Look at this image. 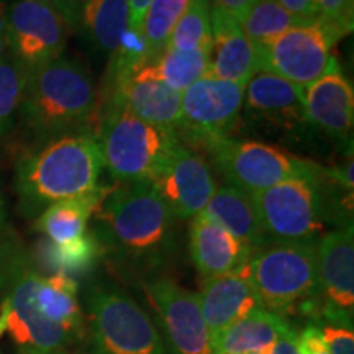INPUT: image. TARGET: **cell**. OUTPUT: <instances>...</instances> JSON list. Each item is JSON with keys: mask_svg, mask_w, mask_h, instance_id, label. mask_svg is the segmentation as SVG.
Segmentation results:
<instances>
[{"mask_svg": "<svg viewBox=\"0 0 354 354\" xmlns=\"http://www.w3.org/2000/svg\"><path fill=\"white\" fill-rule=\"evenodd\" d=\"M92 220L104 259L123 276L145 282L176 261L177 220L151 183L112 185Z\"/></svg>", "mask_w": 354, "mask_h": 354, "instance_id": "obj_1", "label": "cell"}, {"mask_svg": "<svg viewBox=\"0 0 354 354\" xmlns=\"http://www.w3.org/2000/svg\"><path fill=\"white\" fill-rule=\"evenodd\" d=\"M99 117L95 82L77 59L63 55L28 73L17 120L28 148L76 133H97Z\"/></svg>", "mask_w": 354, "mask_h": 354, "instance_id": "obj_2", "label": "cell"}, {"mask_svg": "<svg viewBox=\"0 0 354 354\" xmlns=\"http://www.w3.org/2000/svg\"><path fill=\"white\" fill-rule=\"evenodd\" d=\"M104 159L95 131L68 135L28 148L15 162L19 212L35 220L53 203L91 192L100 185Z\"/></svg>", "mask_w": 354, "mask_h": 354, "instance_id": "obj_3", "label": "cell"}, {"mask_svg": "<svg viewBox=\"0 0 354 354\" xmlns=\"http://www.w3.org/2000/svg\"><path fill=\"white\" fill-rule=\"evenodd\" d=\"M322 180L290 179L253 194L268 241L317 243L326 225L353 227V194Z\"/></svg>", "mask_w": 354, "mask_h": 354, "instance_id": "obj_4", "label": "cell"}, {"mask_svg": "<svg viewBox=\"0 0 354 354\" xmlns=\"http://www.w3.org/2000/svg\"><path fill=\"white\" fill-rule=\"evenodd\" d=\"M39 274L32 254L13 232L0 250V338L10 336L17 354L74 353V339L39 312Z\"/></svg>", "mask_w": 354, "mask_h": 354, "instance_id": "obj_5", "label": "cell"}, {"mask_svg": "<svg viewBox=\"0 0 354 354\" xmlns=\"http://www.w3.org/2000/svg\"><path fill=\"white\" fill-rule=\"evenodd\" d=\"M246 272L268 312L287 320L300 315L310 323L320 322L317 243H266L251 251Z\"/></svg>", "mask_w": 354, "mask_h": 354, "instance_id": "obj_6", "label": "cell"}, {"mask_svg": "<svg viewBox=\"0 0 354 354\" xmlns=\"http://www.w3.org/2000/svg\"><path fill=\"white\" fill-rule=\"evenodd\" d=\"M81 307L84 339L77 354H167L149 313L112 281L92 277Z\"/></svg>", "mask_w": 354, "mask_h": 354, "instance_id": "obj_7", "label": "cell"}, {"mask_svg": "<svg viewBox=\"0 0 354 354\" xmlns=\"http://www.w3.org/2000/svg\"><path fill=\"white\" fill-rule=\"evenodd\" d=\"M104 169L118 184L151 183L179 135L141 120L122 107L100 110L97 128Z\"/></svg>", "mask_w": 354, "mask_h": 354, "instance_id": "obj_8", "label": "cell"}, {"mask_svg": "<svg viewBox=\"0 0 354 354\" xmlns=\"http://www.w3.org/2000/svg\"><path fill=\"white\" fill-rule=\"evenodd\" d=\"M215 169L228 184L250 194H258L290 179L322 180L325 167L287 153L263 141L236 140L232 136L198 145Z\"/></svg>", "mask_w": 354, "mask_h": 354, "instance_id": "obj_9", "label": "cell"}, {"mask_svg": "<svg viewBox=\"0 0 354 354\" xmlns=\"http://www.w3.org/2000/svg\"><path fill=\"white\" fill-rule=\"evenodd\" d=\"M338 41L339 38L318 20L292 26L256 50L259 71H268L305 87L338 64L331 53Z\"/></svg>", "mask_w": 354, "mask_h": 354, "instance_id": "obj_10", "label": "cell"}, {"mask_svg": "<svg viewBox=\"0 0 354 354\" xmlns=\"http://www.w3.org/2000/svg\"><path fill=\"white\" fill-rule=\"evenodd\" d=\"M2 12L8 53L28 73L63 56L73 33L48 0H13Z\"/></svg>", "mask_w": 354, "mask_h": 354, "instance_id": "obj_11", "label": "cell"}, {"mask_svg": "<svg viewBox=\"0 0 354 354\" xmlns=\"http://www.w3.org/2000/svg\"><path fill=\"white\" fill-rule=\"evenodd\" d=\"M245 86L210 74L180 94V120L177 135L198 146L203 141L225 138L241 120Z\"/></svg>", "mask_w": 354, "mask_h": 354, "instance_id": "obj_12", "label": "cell"}, {"mask_svg": "<svg viewBox=\"0 0 354 354\" xmlns=\"http://www.w3.org/2000/svg\"><path fill=\"white\" fill-rule=\"evenodd\" d=\"M156 312V326L167 354H215L198 295L174 279L156 276L141 282Z\"/></svg>", "mask_w": 354, "mask_h": 354, "instance_id": "obj_13", "label": "cell"}, {"mask_svg": "<svg viewBox=\"0 0 354 354\" xmlns=\"http://www.w3.org/2000/svg\"><path fill=\"white\" fill-rule=\"evenodd\" d=\"M122 107L141 120L162 130L177 133L180 120V92L162 82L145 61L130 73L104 84L99 109Z\"/></svg>", "mask_w": 354, "mask_h": 354, "instance_id": "obj_14", "label": "cell"}, {"mask_svg": "<svg viewBox=\"0 0 354 354\" xmlns=\"http://www.w3.org/2000/svg\"><path fill=\"white\" fill-rule=\"evenodd\" d=\"M317 276L320 322L351 326L354 318V240L353 227L335 228L317 241Z\"/></svg>", "mask_w": 354, "mask_h": 354, "instance_id": "obj_15", "label": "cell"}, {"mask_svg": "<svg viewBox=\"0 0 354 354\" xmlns=\"http://www.w3.org/2000/svg\"><path fill=\"white\" fill-rule=\"evenodd\" d=\"M151 184L176 220L201 215L218 187L209 162L183 141L171 149Z\"/></svg>", "mask_w": 354, "mask_h": 354, "instance_id": "obj_16", "label": "cell"}, {"mask_svg": "<svg viewBox=\"0 0 354 354\" xmlns=\"http://www.w3.org/2000/svg\"><path fill=\"white\" fill-rule=\"evenodd\" d=\"M305 123L335 138H348L354 123V91L338 64L302 87Z\"/></svg>", "mask_w": 354, "mask_h": 354, "instance_id": "obj_17", "label": "cell"}, {"mask_svg": "<svg viewBox=\"0 0 354 354\" xmlns=\"http://www.w3.org/2000/svg\"><path fill=\"white\" fill-rule=\"evenodd\" d=\"M197 295L212 346L234 322L241 320L253 310L263 308L248 277L246 266L238 272L203 281L202 290Z\"/></svg>", "mask_w": 354, "mask_h": 354, "instance_id": "obj_18", "label": "cell"}, {"mask_svg": "<svg viewBox=\"0 0 354 354\" xmlns=\"http://www.w3.org/2000/svg\"><path fill=\"white\" fill-rule=\"evenodd\" d=\"M243 107L254 120L297 131L308 127L302 107V87L268 71H258L245 86Z\"/></svg>", "mask_w": 354, "mask_h": 354, "instance_id": "obj_19", "label": "cell"}, {"mask_svg": "<svg viewBox=\"0 0 354 354\" xmlns=\"http://www.w3.org/2000/svg\"><path fill=\"white\" fill-rule=\"evenodd\" d=\"M212 56L209 74L246 86L259 71L258 53L232 13L210 6Z\"/></svg>", "mask_w": 354, "mask_h": 354, "instance_id": "obj_20", "label": "cell"}, {"mask_svg": "<svg viewBox=\"0 0 354 354\" xmlns=\"http://www.w3.org/2000/svg\"><path fill=\"white\" fill-rule=\"evenodd\" d=\"M189 253L203 281L238 272L250 259L251 250L207 215L192 218Z\"/></svg>", "mask_w": 354, "mask_h": 354, "instance_id": "obj_21", "label": "cell"}, {"mask_svg": "<svg viewBox=\"0 0 354 354\" xmlns=\"http://www.w3.org/2000/svg\"><path fill=\"white\" fill-rule=\"evenodd\" d=\"M30 254L43 274H63L77 282L94 276L104 261V250L91 228L68 243H53L43 238Z\"/></svg>", "mask_w": 354, "mask_h": 354, "instance_id": "obj_22", "label": "cell"}, {"mask_svg": "<svg viewBox=\"0 0 354 354\" xmlns=\"http://www.w3.org/2000/svg\"><path fill=\"white\" fill-rule=\"evenodd\" d=\"M202 214L232 233L251 251L269 243L256 210L253 194L240 187L232 184L216 187V192Z\"/></svg>", "mask_w": 354, "mask_h": 354, "instance_id": "obj_23", "label": "cell"}, {"mask_svg": "<svg viewBox=\"0 0 354 354\" xmlns=\"http://www.w3.org/2000/svg\"><path fill=\"white\" fill-rule=\"evenodd\" d=\"M112 190V185H99L82 196L66 198L44 209L35 218V230L53 243H68L82 236L95 212Z\"/></svg>", "mask_w": 354, "mask_h": 354, "instance_id": "obj_24", "label": "cell"}, {"mask_svg": "<svg viewBox=\"0 0 354 354\" xmlns=\"http://www.w3.org/2000/svg\"><path fill=\"white\" fill-rule=\"evenodd\" d=\"M294 323L287 318L268 312L266 308L253 310L234 322L214 343L215 354H246L259 351L269 354L279 338L292 328Z\"/></svg>", "mask_w": 354, "mask_h": 354, "instance_id": "obj_25", "label": "cell"}, {"mask_svg": "<svg viewBox=\"0 0 354 354\" xmlns=\"http://www.w3.org/2000/svg\"><path fill=\"white\" fill-rule=\"evenodd\" d=\"M128 32V0H87L76 33L99 55H112Z\"/></svg>", "mask_w": 354, "mask_h": 354, "instance_id": "obj_26", "label": "cell"}, {"mask_svg": "<svg viewBox=\"0 0 354 354\" xmlns=\"http://www.w3.org/2000/svg\"><path fill=\"white\" fill-rule=\"evenodd\" d=\"M210 56L212 51L205 50L176 51L165 48L149 63L162 82L183 94L185 88L209 74Z\"/></svg>", "mask_w": 354, "mask_h": 354, "instance_id": "obj_27", "label": "cell"}, {"mask_svg": "<svg viewBox=\"0 0 354 354\" xmlns=\"http://www.w3.org/2000/svg\"><path fill=\"white\" fill-rule=\"evenodd\" d=\"M238 21L243 33L256 50L292 26L300 25L277 0H256Z\"/></svg>", "mask_w": 354, "mask_h": 354, "instance_id": "obj_28", "label": "cell"}, {"mask_svg": "<svg viewBox=\"0 0 354 354\" xmlns=\"http://www.w3.org/2000/svg\"><path fill=\"white\" fill-rule=\"evenodd\" d=\"M166 48L176 51H212V24L209 0H190L180 17Z\"/></svg>", "mask_w": 354, "mask_h": 354, "instance_id": "obj_29", "label": "cell"}, {"mask_svg": "<svg viewBox=\"0 0 354 354\" xmlns=\"http://www.w3.org/2000/svg\"><path fill=\"white\" fill-rule=\"evenodd\" d=\"M189 2L190 0H151L149 2L143 25H141V38L148 51L149 61L165 50L172 28L184 15Z\"/></svg>", "mask_w": 354, "mask_h": 354, "instance_id": "obj_30", "label": "cell"}, {"mask_svg": "<svg viewBox=\"0 0 354 354\" xmlns=\"http://www.w3.org/2000/svg\"><path fill=\"white\" fill-rule=\"evenodd\" d=\"M26 77L28 71L7 51L0 61V141L10 135L19 120Z\"/></svg>", "mask_w": 354, "mask_h": 354, "instance_id": "obj_31", "label": "cell"}, {"mask_svg": "<svg viewBox=\"0 0 354 354\" xmlns=\"http://www.w3.org/2000/svg\"><path fill=\"white\" fill-rule=\"evenodd\" d=\"M339 39L353 32L354 0H320V19Z\"/></svg>", "mask_w": 354, "mask_h": 354, "instance_id": "obj_32", "label": "cell"}, {"mask_svg": "<svg viewBox=\"0 0 354 354\" xmlns=\"http://www.w3.org/2000/svg\"><path fill=\"white\" fill-rule=\"evenodd\" d=\"M318 328L330 354H354V331L351 326L322 323Z\"/></svg>", "mask_w": 354, "mask_h": 354, "instance_id": "obj_33", "label": "cell"}, {"mask_svg": "<svg viewBox=\"0 0 354 354\" xmlns=\"http://www.w3.org/2000/svg\"><path fill=\"white\" fill-rule=\"evenodd\" d=\"M300 25L313 24L320 19V0H277Z\"/></svg>", "mask_w": 354, "mask_h": 354, "instance_id": "obj_34", "label": "cell"}, {"mask_svg": "<svg viewBox=\"0 0 354 354\" xmlns=\"http://www.w3.org/2000/svg\"><path fill=\"white\" fill-rule=\"evenodd\" d=\"M297 344L300 354H330L322 338V331L315 323L307 322V326L300 331Z\"/></svg>", "mask_w": 354, "mask_h": 354, "instance_id": "obj_35", "label": "cell"}, {"mask_svg": "<svg viewBox=\"0 0 354 354\" xmlns=\"http://www.w3.org/2000/svg\"><path fill=\"white\" fill-rule=\"evenodd\" d=\"M48 2L59 12V15L68 24L71 33H76L82 7L86 6L87 0H48Z\"/></svg>", "mask_w": 354, "mask_h": 354, "instance_id": "obj_36", "label": "cell"}, {"mask_svg": "<svg viewBox=\"0 0 354 354\" xmlns=\"http://www.w3.org/2000/svg\"><path fill=\"white\" fill-rule=\"evenodd\" d=\"M151 0H128V30L141 35L145 13Z\"/></svg>", "mask_w": 354, "mask_h": 354, "instance_id": "obj_37", "label": "cell"}, {"mask_svg": "<svg viewBox=\"0 0 354 354\" xmlns=\"http://www.w3.org/2000/svg\"><path fill=\"white\" fill-rule=\"evenodd\" d=\"M297 338H299V333L294 325L277 339L269 354H300Z\"/></svg>", "mask_w": 354, "mask_h": 354, "instance_id": "obj_38", "label": "cell"}, {"mask_svg": "<svg viewBox=\"0 0 354 354\" xmlns=\"http://www.w3.org/2000/svg\"><path fill=\"white\" fill-rule=\"evenodd\" d=\"M256 0H209L212 7H220L223 8L225 12L232 13L236 20H240L243 15L248 12Z\"/></svg>", "mask_w": 354, "mask_h": 354, "instance_id": "obj_39", "label": "cell"}, {"mask_svg": "<svg viewBox=\"0 0 354 354\" xmlns=\"http://www.w3.org/2000/svg\"><path fill=\"white\" fill-rule=\"evenodd\" d=\"M12 233L13 230L10 228V225H8V218H7L6 197H3L2 184H0V250H2V246L6 245V241L10 238Z\"/></svg>", "mask_w": 354, "mask_h": 354, "instance_id": "obj_40", "label": "cell"}, {"mask_svg": "<svg viewBox=\"0 0 354 354\" xmlns=\"http://www.w3.org/2000/svg\"><path fill=\"white\" fill-rule=\"evenodd\" d=\"M7 38H6V24H3V12L0 8V61L7 55Z\"/></svg>", "mask_w": 354, "mask_h": 354, "instance_id": "obj_41", "label": "cell"}, {"mask_svg": "<svg viewBox=\"0 0 354 354\" xmlns=\"http://www.w3.org/2000/svg\"><path fill=\"white\" fill-rule=\"evenodd\" d=\"M246 354H263V353H259V351H251V353H246Z\"/></svg>", "mask_w": 354, "mask_h": 354, "instance_id": "obj_42", "label": "cell"}, {"mask_svg": "<svg viewBox=\"0 0 354 354\" xmlns=\"http://www.w3.org/2000/svg\"><path fill=\"white\" fill-rule=\"evenodd\" d=\"M12 2H13V0H12Z\"/></svg>", "mask_w": 354, "mask_h": 354, "instance_id": "obj_43", "label": "cell"}]
</instances>
